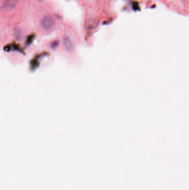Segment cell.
I'll return each instance as SVG.
<instances>
[{"mask_svg":"<svg viewBox=\"0 0 189 190\" xmlns=\"http://www.w3.org/2000/svg\"><path fill=\"white\" fill-rule=\"evenodd\" d=\"M54 24V21L51 16H46L41 20V26L44 30H48L53 28Z\"/></svg>","mask_w":189,"mask_h":190,"instance_id":"cell-1","label":"cell"},{"mask_svg":"<svg viewBox=\"0 0 189 190\" xmlns=\"http://www.w3.org/2000/svg\"><path fill=\"white\" fill-rule=\"evenodd\" d=\"M64 45L66 49L68 52H72L74 49V45L72 40L68 36H66L63 39Z\"/></svg>","mask_w":189,"mask_h":190,"instance_id":"cell-2","label":"cell"},{"mask_svg":"<svg viewBox=\"0 0 189 190\" xmlns=\"http://www.w3.org/2000/svg\"><path fill=\"white\" fill-rule=\"evenodd\" d=\"M17 0H6L3 3L2 8L7 10H11L17 5Z\"/></svg>","mask_w":189,"mask_h":190,"instance_id":"cell-3","label":"cell"},{"mask_svg":"<svg viewBox=\"0 0 189 190\" xmlns=\"http://www.w3.org/2000/svg\"><path fill=\"white\" fill-rule=\"evenodd\" d=\"M37 1H42V0H37Z\"/></svg>","mask_w":189,"mask_h":190,"instance_id":"cell-4","label":"cell"}]
</instances>
